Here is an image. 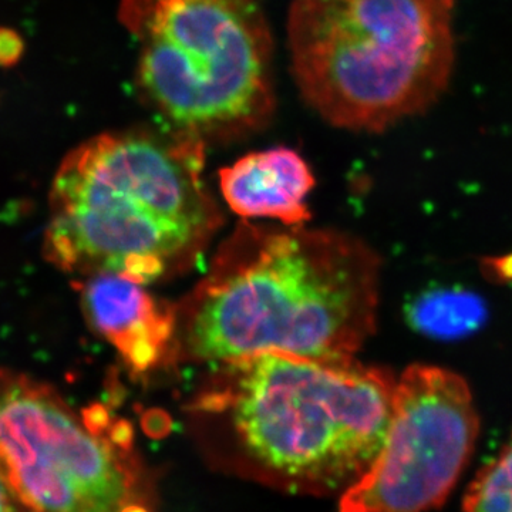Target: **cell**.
Wrapping results in <instances>:
<instances>
[{
	"label": "cell",
	"instance_id": "obj_1",
	"mask_svg": "<svg viewBox=\"0 0 512 512\" xmlns=\"http://www.w3.org/2000/svg\"><path fill=\"white\" fill-rule=\"evenodd\" d=\"M379 278L375 252L352 235L241 222L177 305L174 363L355 357L376 330Z\"/></svg>",
	"mask_w": 512,
	"mask_h": 512
},
{
	"label": "cell",
	"instance_id": "obj_2",
	"mask_svg": "<svg viewBox=\"0 0 512 512\" xmlns=\"http://www.w3.org/2000/svg\"><path fill=\"white\" fill-rule=\"evenodd\" d=\"M397 380L355 357L259 353L211 365L187 406L229 461L293 494H345L375 466Z\"/></svg>",
	"mask_w": 512,
	"mask_h": 512
},
{
	"label": "cell",
	"instance_id": "obj_3",
	"mask_svg": "<svg viewBox=\"0 0 512 512\" xmlns=\"http://www.w3.org/2000/svg\"><path fill=\"white\" fill-rule=\"evenodd\" d=\"M205 148L168 128L89 138L57 168L46 259L67 274L153 284L190 269L221 227Z\"/></svg>",
	"mask_w": 512,
	"mask_h": 512
},
{
	"label": "cell",
	"instance_id": "obj_4",
	"mask_svg": "<svg viewBox=\"0 0 512 512\" xmlns=\"http://www.w3.org/2000/svg\"><path fill=\"white\" fill-rule=\"evenodd\" d=\"M453 22L454 0H293V79L330 126L382 133L446 92Z\"/></svg>",
	"mask_w": 512,
	"mask_h": 512
},
{
	"label": "cell",
	"instance_id": "obj_5",
	"mask_svg": "<svg viewBox=\"0 0 512 512\" xmlns=\"http://www.w3.org/2000/svg\"><path fill=\"white\" fill-rule=\"evenodd\" d=\"M138 45L141 99L168 130L205 144L271 123L274 39L259 0H121Z\"/></svg>",
	"mask_w": 512,
	"mask_h": 512
},
{
	"label": "cell",
	"instance_id": "obj_6",
	"mask_svg": "<svg viewBox=\"0 0 512 512\" xmlns=\"http://www.w3.org/2000/svg\"><path fill=\"white\" fill-rule=\"evenodd\" d=\"M0 470L32 512H158L127 421L0 369Z\"/></svg>",
	"mask_w": 512,
	"mask_h": 512
},
{
	"label": "cell",
	"instance_id": "obj_7",
	"mask_svg": "<svg viewBox=\"0 0 512 512\" xmlns=\"http://www.w3.org/2000/svg\"><path fill=\"white\" fill-rule=\"evenodd\" d=\"M473 394L456 373L416 365L397 379L389 436L339 512H429L463 474L478 437Z\"/></svg>",
	"mask_w": 512,
	"mask_h": 512
},
{
	"label": "cell",
	"instance_id": "obj_8",
	"mask_svg": "<svg viewBox=\"0 0 512 512\" xmlns=\"http://www.w3.org/2000/svg\"><path fill=\"white\" fill-rule=\"evenodd\" d=\"M84 278L80 284L84 315L131 372L147 373L174 360L177 306L160 301L146 285L124 276Z\"/></svg>",
	"mask_w": 512,
	"mask_h": 512
},
{
	"label": "cell",
	"instance_id": "obj_9",
	"mask_svg": "<svg viewBox=\"0 0 512 512\" xmlns=\"http://www.w3.org/2000/svg\"><path fill=\"white\" fill-rule=\"evenodd\" d=\"M315 177L295 150L278 147L239 158L220 171L222 197L239 217L303 225Z\"/></svg>",
	"mask_w": 512,
	"mask_h": 512
},
{
	"label": "cell",
	"instance_id": "obj_10",
	"mask_svg": "<svg viewBox=\"0 0 512 512\" xmlns=\"http://www.w3.org/2000/svg\"><path fill=\"white\" fill-rule=\"evenodd\" d=\"M409 319L414 328L433 338H460L483 323L485 306L470 292L434 291L412 303Z\"/></svg>",
	"mask_w": 512,
	"mask_h": 512
},
{
	"label": "cell",
	"instance_id": "obj_11",
	"mask_svg": "<svg viewBox=\"0 0 512 512\" xmlns=\"http://www.w3.org/2000/svg\"><path fill=\"white\" fill-rule=\"evenodd\" d=\"M464 512H512V434L501 453L468 488Z\"/></svg>",
	"mask_w": 512,
	"mask_h": 512
},
{
	"label": "cell",
	"instance_id": "obj_12",
	"mask_svg": "<svg viewBox=\"0 0 512 512\" xmlns=\"http://www.w3.org/2000/svg\"><path fill=\"white\" fill-rule=\"evenodd\" d=\"M22 37L12 29L0 28V66L12 67L23 55Z\"/></svg>",
	"mask_w": 512,
	"mask_h": 512
},
{
	"label": "cell",
	"instance_id": "obj_13",
	"mask_svg": "<svg viewBox=\"0 0 512 512\" xmlns=\"http://www.w3.org/2000/svg\"><path fill=\"white\" fill-rule=\"evenodd\" d=\"M0 512H32L19 500L0 470Z\"/></svg>",
	"mask_w": 512,
	"mask_h": 512
}]
</instances>
